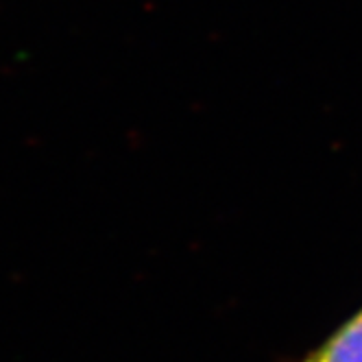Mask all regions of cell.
I'll list each match as a JSON object with an SVG mask.
<instances>
[{
	"instance_id": "cell-1",
	"label": "cell",
	"mask_w": 362,
	"mask_h": 362,
	"mask_svg": "<svg viewBox=\"0 0 362 362\" xmlns=\"http://www.w3.org/2000/svg\"><path fill=\"white\" fill-rule=\"evenodd\" d=\"M301 362H362V308Z\"/></svg>"
}]
</instances>
